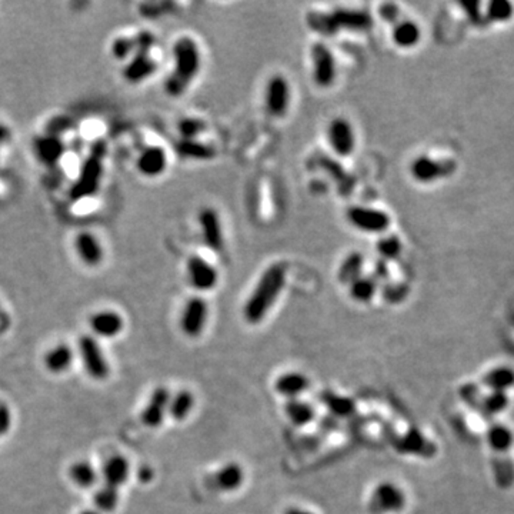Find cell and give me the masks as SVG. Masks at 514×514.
Wrapping results in <instances>:
<instances>
[{"instance_id": "obj_10", "label": "cell", "mask_w": 514, "mask_h": 514, "mask_svg": "<svg viewBox=\"0 0 514 514\" xmlns=\"http://www.w3.org/2000/svg\"><path fill=\"white\" fill-rule=\"evenodd\" d=\"M327 139L331 149H333L339 156H349L353 152L356 143L354 133L352 125L346 119L338 117L328 125Z\"/></svg>"}, {"instance_id": "obj_30", "label": "cell", "mask_w": 514, "mask_h": 514, "mask_svg": "<svg viewBox=\"0 0 514 514\" xmlns=\"http://www.w3.org/2000/svg\"><path fill=\"white\" fill-rule=\"evenodd\" d=\"M93 503H95V507H96L95 510H98L100 514L112 513L113 510H116V507L119 504L117 489L105 485L103 487L98 489V492L95 493Z\"/></svg>"}, {"instance_id": "obj_42", "label": "cell", "mask_w": 514, "mask_h": 514, "mask_svg": "<svg viewBox=\"0 0 514 514\" xmlns=\"http://www.w3.org/2000/svg\"><path fill=\"white\" fill-rule=\"evenodd\" d=\"M79 514H100V513L98 510H95V508H87V510L80 511Z\"/></svg>"}, {"instance_id": "obj_7", "label": "cell", "mask_w": 514, "mask_h": 514, "mask_svg": "<svg viewBox=\"0 0 514 514\" xmlns=\"http://www.w3.org/2000/svg\"><path fill=\"white\" fill-rule=\"evenodd\" d=\"M207 303L200 297L190 298L180 317V327L189 338H197L207 320Z\"/></svg>"}, {"instance_id": "obj_40", "label": "cell", "mask_w": 514, "mask_h": 514, "mask_svg": "<svg viewBox=\"0 0 514 514\" xmlns=\"http://www.w3.org/2000/svg\"><path fill=\"white\" fill-rule=\"evenodd\" d=\"M398 13H399L398 9L395 6H393V5H383L380 8V15L386 20H393V19H395L398 16Z\"/></svg>"}, {"instance_id": "obj_15", "label": "cell", "mask_w": 514, "mask_h": 514, "mask_svg": "<svg viewBox=\"0 0 514 514\" xmlns=\"http://www.w3.org/2000/svg\"><path fill=\"white\" fill-rule=\"evenodd\" d=\"M169 405H170L169 391L166 390V387H158L142 413L143 425L152 429L159 428L165 418L166 410L169 409Z\"/></svg>"}, {"instance_id": "obj_11", "label": "cell", "mask_w": 514, "mask_h": 514, "mask_svg": "<svg viewBox=\"0 0 514 514\" xmlns=\"http://www.w3.org/2000/svg\"><path fill=\"white\" fill-rule=\"evenodd\" d=\"M89 327L96 338L113 339L122 333L125 322L123 317L114 310H100L90 316Z\"/></svg>"}, {"instance_id": "obj_23", "label": "cell", "mask_w": 514, "mask_h": 514, "mask_svg": "<svg viewBox=\"0 0 514 514\" xmlns=\"http://www.w3.org/2000/svg\"><path fill=\"white\" fill-rule=\"evenodd\" d=\"M177 153L183 158L189 159H199V160H207L216 156V150L213 146H209L200 142H196L195 139L188 140L181 139L176 146Z\"/></svg>"}, {"instance_id": "obj_29", "label": "cell", "mask_w": 514, "mask_h": 514, "mask_svg": "<svg viewBox=\"0 0 514 514\" xmlns=\"http://www.w3.org/2000/svg\"><path fill=\"white\" fill-rule=\"evenodd\" d=\"M323 402L338 417H350L354 413V403L349 398L335 395V393H324Z\"/></svg>"}, {"instance_id": "obj_16", "label": "cell", "mask_w": 514, "mask_h": 514, "mask_svg": "<svg viewBox=\"0 0 514 514\" xmlns=\"http://www.w3.org/2000/svg\"><path fill=\"white\" fill-rule=\"evenodd\" d=\"M100 474L105 480L106 486L117 489L120 486H123L128 481L130 476V463L126 458L120 455L112 456L103 463Z\"/></svg>"}, {"instance_id": "obj_32", "label": "cell", "mask_w": 514, "mask_h": 514, "mask_svg": "<svg viewBox=\"0 0 514 514\" xmlns=\"http://www.w3.org/2000/svg\"><path fill=\"white\" fill-rule=\"evenodd\" d=\"M376 287L377 286L375 279L360 276L353 283H350V294L354 300L360 301V303H366V301H370L375 296Z\"/></svg>"}, {"instance_id": "obj_13", "label": "cell", "mask_w": 514, "mask_h": 514, "mask_svg": "<svg viewBox=\"0 0 514 514\" xmlns=\"http://www.w3.org/2000/svg\"><path fill=\"white\" fill-rule=\"evenodd\" d=\"M199 222L203 233V240L207 248L216 253H220L225 248V239L219 215L213 209H204L199 216Z\"/></svg>"}, {"instance_id": "obj_2", "label": "cell", "mask_w": 514, "mask_h": 514, "mask_svg": "<svg viewBox=\"0 0 514 514\" xmlns=\"http://www.w3.org/2000/svg\"><path fill=\"white\" fill-rule=\"evenodd\" d=\"M174 72L166 80V92L180 96L186 92L200 69V52L192 38H181L173 46Z\"/></svg>"}, {"instance_id": "obj_22", "label": "cell", "mask_w": 514, "mask_h": 514, "mask_svg": "<svg viewBox=\"0 0 514 514\" xmlns=\"http://www.w3.org/2000/svg\"><path fill=\"white\" fill-rule=\"evenodd\" d=\"M309 386V380L305 375L301 373H287L280 376V379L276 381V390L289 399H296L298 395H301Z\"/></svg>"}, {"instance_id": "obj_19", "label": "cell", "mask_w": 514, "mask_h": 514, "mask_svg": "<svg viewBox=\"0 0 514 514\" xmlns=\"http://www.w3.org/2000/svg\"><path fill=\"white\" fill-rule=\"evenodd\" d=\"M68 476H69V480L72 481V485H75L77 489H82V490L95 487L99 480L98 470L95 469L92 463L87 460L75 462L69 467Z\"/></svg>"}, {"instance_id": "obj_21", "label": "cell", "mask_w": 514, "mask_h": 514, "mask_svg": "<svg viewBox=\"0 0 514 514\" xmlns=\"http://www.w3.org/2000/svg\"><path fill=\"white\" fill-rule=\"evenodd\" d=\"M243 478V469L236 463H229L223 466L215 476V485L223 492H233L241 486Z\"/></svg>"}, {"instance_id": "obj_33", "label": "cell", "mask_w": 514, "mask_h": 514, "mask_svg": "<svg viewBox=\"0 0 514 514\" xmlns=\"http://www.w3.org/2000/svg\"><path fill=\"white\" fill-rule=\"evenodd\" d=\"M193 407V396L189 391H180L170 400L169 413L174 420H183Z\"/></svg>"}, {"instance_id": "obj_8", "label": "cell", "mask_w": 514, "mask_h": 514, "mask_svg": "<svg viewBox=\"0 0 514 514\" xmlns=\"http://www.w3.org/2000/svg\"><path fill=\"white\" fill-rule=\"evenodd\" d=\"M406 504L403 492L391 483H381L372 496L370 508L375 513H395L400 511Z\"/></svg>"}, {"instance_id": "obj_37", "label": "cell", "mask_w": 514, "mask_h": 514, "mask_svg": "<svg viewBox=\"0 0 514 514\" xmlns=\"http://www.w3.org/2000/svg\"><path fill=\"white\" fill-rule=\"evenodd\" d=\"M136 50V40L129 38H119L113 42L112 52L117 59H126Z\"/></svg>"}, {"instance_id": "obj_5", "label": "cell", "mask_w": 514, "mask_h": 514, "mask_svg": "<svg viewBox=\"0 0 514 514\" xmlns=\"http://www.w3.org/2000/svg\"><path fill=\"white\" fill-rule=\"evenodd\" d=\"M313 79L320 87H328L336 79V63L333 53L324 43H315L312 47Z\"/></svg>"}, {"instance_id": "obj_26", "label": "cell", "mask_w": 514, "mask_h": 514, "mask_svg": "<svg viewBox=\"0 0 514 514\" xmlns=\"http://www.w3.org/2000/svg\"><path fill=\"white\" fill-rule=\"evenodd\" d=\"M363 263H365V259H363V255L358 252H353L350 253L343 263L340 264L339 269V280L342 283H353L357 278H360L361 275V269H363Z\"/></svg>"}, {"instance_id": "obj_12", "label": "cell", "mask_w": 514, "mask_h": 514, "mask_svg": "<svg viewBox=\"0 0 514 514\" xmlns=\"http://www.w3.org/2000/svg\"><path fill=\"white\" fill-rule=\"evenodd\" d=\"M188 273L192 286L197 290H211L218 283V271L200 256H192L188 262Z\"/></svg>"}, {"instance_id": "obj_38", "label": "cell", "mask_w": 514, "mask_h": 514, "mask_svg": "<svg viewBox=\"0 0 514 514\" xmlns=\"http://www.w3.org/2000/svg\"><path fill=\"white\" fill-rule=\"evenodd\" d=\"M12 426V411L5 405L0 403V436H5Z\"/></svg>"}, {"instance_id": "obj_3", "label": "cell", "mask_w": 514, "mask_h": 514, "mask_svg": "<svg viewBox=\"0 0 514 514\" xmlns=\"http://www.w3.org/2000/svg\"><path fill=\"white\" fill-rule=\"evenodd\" d=\"M372 23V16L365 10L336 9L333 13L313 12L308 15V24L324 36H335L340 29L368 30Z\"/></svg>"}, {"instance_id": "obj_36", "label": "cell", "mask_w": 514, "mask_h": 514, "mask_svg": "<svg viewBox=\"0 0 514 514\" xmlns=\"http://www.w3.org/2000/svg\"><path fill=\"white\" fill-rule=\"evenodd\" d=\"M400 249H402L400 241H399L396 237H393V236H391V237H384V239H381V240L379 241V243H377V250H379V253H380L381 256L387 257V259L396 257V256L399 255Z\"/></svg>"}, {"instance_id": "obj_20", "label": "cell", "mask_w": 514, "mask_h": 514, "mask_svg": "<svg viewBox=\"0 0 514 514\" xmlns=\"http://www.w3.org/2000/svg\"><path fill=\"white\" fill-rule=\"evenodd\" d=\"M156 70L155 60L149 56V53H140L137 52L132 62L126 66L123 75L125 79L130 83H139L144 80L146 77L152 76Z\"/></svg>"}, {"instance_id": "obj_4", "label": "cell", "mask_w": 514, "mask_h": 514, "mask_svg": "<svg viewBox=\"0 0 514 514\" xmlns=\"http://www.w3.org/2000/svg\"><path fill=\"white\" fill-rule=\"evenodd\" d=\"M77 350L83 369L90 379H93L96 381H103L109 377L110 375L109 361L96 338L87 335L82 336L79 339Z\"/></svg>"}, {"instance_id": "obj_34", "label": "cell", "mask_w": 514, "mask_h": 514, "mask_svg": "<svg viewBox=\"0 0 514 514\" xmlns=\"http://www.w3.org/2000/svg\"><path fill=\"white\" fill-rule=\"evenodd\" d=\"M508 406V398L504 391H493L492 395L481 400V409L493 416L501 413Z\"/></svg>"}, {"instance_id": "obj_35", "label": "cell", "mask_w": 514, "mask_h": 514, "mask_svg": "<svg viewBox=\"0 0 514 514\" xmlns=\"http://www.w3.org/2000/svg\"><path fill=\"white\" fill-rule=\"evenodd\" d=\"M204 129H206V125L197 119H183L179 123V132L181 135V139H188V140L195 139Z\"/></svg>"}, {"instance_id": "obj_17", "label": "cell", "mask_w": 514, "mask_h": 514, "mask_svg": "<svg viewBox=\"0 0 514 514\" xmlns=\"http://www.w3.org/2000/svg\"><path fill=\"white\" fill-rule=\"evenodd\" d=\"M167 165V156L162 147L153 146L144 149L137 160V169L147 177H156L162 174Z\"/></svg>"}, {"instance_id": "obj_1", "label": "cell", "mask_w": 514, "mask_h": 514, "mask_svg": "<svg viewBox=\"0 0 514 514\" xmlns=\"http://www.w3.org/2000/svg\"><path fill=\"white\" fill-rule=\"evenodd\" d=\"M285 280L286 266L283 263L271 264L266 269L245 305V317L249 323L256 324L264 319L283 290Z\"/></svg>"}, {"instance_id": "obj_6", "label": "cell", "mask_w": 514, "mask_h": 514, "mask_svg": "<svg viewBox=\"0 0 514 514\" xmlns=\"http://www.w3.org/2000/svg\"><path fill=\"white\" fill-rule=\"evenodd\" d=\"M349 222L361 232L380 233L387 229L390 219L386 213L376 209L354 206L347 210Z\"/></svg>"}, {"instance_id": "obj_41", "label": "cell", "mask_w": 514, "mask_h": 514, "mask_svg": "<svg viewBox=\"0 0 514 514\" xmlns=\"http://www.w3.org/2000/svg\"><path fill=\"white\" fill-rule=\"evenodd\" d=\"M286 514H313V513L306 511V510H301V508H289L286 511Z\"/></svg>"}, {"instance_id": "obj_9", "label": "cell", "mask_w": 514, "mask_h": 514, "mask_svg": "<svg viewBox=\"0 0 514 514\" xmlns=\"http://www.w3.org/2000/svg\"><path fill=\"white\" fill-rule=\"evenodd\" d=\"M290 102V87L287 80L278 75L270 79L266 89V107L271 116H283Z\"/></svg>"}, {"instance_id": "obj_28", "label": "cell", "mask_w": 514, "mask_h": 514, "mask_svg": "<svg viewBox=\"0 0 514 514\" xmlns=\"http://www.w3.org/2000/svg\"><path fill=\"white\" fill-rule=\"evenodd\" d=\"M487 441L496 453H506L511 447L514 437L506 426L494 425L487 433Z\"/></svg>"}, {"instance_id": "obj_25", "label": "cell", "mask_w": 514, "mask_h": 514, "mask_svg": "<svg viewBox=\"0 0 514 514\" xmlns=\"http://www.w3.org/2000/svg\"><path fill=\"white\" fill-rule=\"evenodd\" d=\"M286 414L296 426H306L315 418L316 411L312 405L293 399L286 405Z\"/></svg>"}, {"instance_id": "obj_14", "label": "cell", "mask_w": 514, "mask_h": 514, "mask_svg": "<svg viewBox=\"0 0 514 514\" xmlns=\"http://www.w3.org/2000/svg\"><path fill=\"white\" fill-rule=\"evenodd\" d=\"M76 353L69 345L60 343L50 347L43 356V366L52 375H63L73 366Z\"/></svg>"}, {"instance_id": "obj_39", "label": "cell", "mask_w": 514, "mask_h": 514, "mask_svg": "<svg viewBox=\"0 0 514 514\" xmlns=\"http://www.w3.org/2000/svg\"><path fill=\"white\" fill-rule=\"evenodd\" d=\"M460 396L471 406H477V403H480V398H478V388L474 384H467L463 386L460 390Z\"/></svg>"}, {"instance_id": "obj_24", "label": "cell", "mask_w": 514, "mask_h": 514, "mask_svg": "<svg viewBox=\"0 0 514 514\" xmlns=\"http://www.w3.org/2000/svg\"><path fill=\"white\" fill-rule=\"evenodd\" d=\"M398 448L403 453H411V455H423V456H432L434 453L433 444H430L416 430H411L405 437H402L398 444Z\"/></svg>"}, {"instance_id": "obj_31", "label": "cell", "mask_w": 514, "mask_h": 514, "mask_svg": "<svg viewBox=\"0 0 514 514\" xmlns=\"http://www.w3.org/2000/svg\"><path fill=\"white\" fill-rule=\"evenodd\" d=\"M420 38L418 27L413 22H400L393 30V39L402 47L413 46Z\"/></svg>"}, {"instance_id": "obj_27", "label": "cell", "mask_w": 514, "mask_h": 514, "mask_svg": "<svg viewBox=\"0 0 514 514\" xmlns=\"http://www.w3.org/2000/svg\"><path fill=\"white\" fill-rule=\"evenodd\" d=\"M483 383L493 391H504L514 386V372L508 368L494 369L485 376Z\"/></svg>"}, {"instance_id": "obj_18", "label": "cell", "mask_w": 514, "mask_h": 514, "mask_svg": "<svg viewBox=\"0 0 514 514\" xmlns=\"http://www.w3.org/2000/svg\"><path fill=\"white\" fill-rule=\"evenodd\" d=\"M75 248L79 257L89 266L99 264L103 257V250L99 240L92 233L83 232L77 234L75 240Z\"/></svg>"}]
</instances>
